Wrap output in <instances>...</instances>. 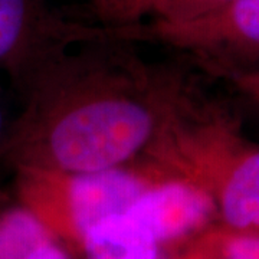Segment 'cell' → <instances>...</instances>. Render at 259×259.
I'll return each instance as SVG.
<instances>
[{
    "mask_svg": "<svg viewBox=\"0 0 259 259\" xmlns=\"http://www.w3.org/2000/svg\"><path fill=\"white\" fill-rule=\"evenodd\" d=\"M225 259H259V235H236L225 243Z\"/></svg>",
    "mask_w": 259,
    "mask_h": 259,
    "instance_id": "obj_9",
    "label": "cell"
},
{
    "mask_svg": "<svg viewBox=\"0 0 259 259\" xmlns=\"http://www.w3.org/2000/svg\"><path fill=\"white\" fill-rule=\"evenodd\" d=\"M214 210L210 194L190 183H168L143 192L127 213L157 242L171 241L196 231Z\"/></svg>",
    "mask_w": 259,
    "mask_h": 259,
    "instance_id": "obj_2",
    "label": "cell"
},
{
    "mask_svg": "<svg viewBox=\"0 0 259 259\" xmlns=\"http://www.w3.org/2000/svg\"><path fill=\"white\" fill-rule=\"evenodd\" d=\"M48 242V232L36 214L10 210L0 216V259H25Z\"/></svg>",
    "mask_w": 259,
    "mask_h": 259,
    "instance_id": "obj_6",
    "label": "cell"
},
{
    "mask_svg": "<svg viewBox=\"0 0 259 259\" xmlns=\"http://www.w3.org/2000/svg\"><path fill=\"white\" fill-rule=\"evenodd\" d=\"M26 16V0H0V56L16 44Z\"/></svg>",
    "mask_w": 259,
    "mask_h": 259,
    "instance_id": "obj_8",
    "label": "cell"
},
{
    "mask_svg": "<svg viewBox=\"0 0 259 259\" xmlns=\"http://www.w3.org/2000/svg\"><path fill=\"white\" fill-rule=\"evenodd\" d=\"M2 124H3V118H2V111H0V133H2Z\"/></svg>",
    "mask_w": 259,
    "mask_h": 259,
    "instance_id": "obj_11",
    "label": "cell"
},
{
    "mask_svg": "<svg viewBox=\"0 0 259 259\" xmlns=\"http://www.w3.org/2000/svg\"><path fill=\"white\" fill-rule=\"evenodd\" d=\"M222 22L233 36L259 47V0H231Z\"/></svg>",
    "mask_w": 259,
    "mask_h": 259,
    "instance_id": "obj_7",
    "label": "cell"
},
{
    "mask_svg": "<svg viewBox=\"0 0 259 259\" xmlns=\"http://www.w3.org/2000/svg\"><path fill=\"white\" fill-rule=\"evenodd\" d=\"M221 210L233 229H259V150L249 151L222 183Z\"/></svg>",
    "mask_w": 259,
    "mask_h": 259,
    "instance_id": "obj_5",
    "label": "cell"
},
{
    "mask_svg": "<svg viewBox=\"0 0 259 259\" xmlns=\"http://www.w3.org/2000/svg\"><path fill=\"white\" fill-rule=\"evenodd\" d=\"M143 185L120 170L104 168L75 177L68 192L69 216L81 236L104 219L125 213L143 193Z\"/></svg>",
    "mask_w": 259,
    "mask_h": 259,
    "instance_id": "obj_3",
    "label": "cell"
},
{
    "mask_svg": "<svg viewBox=\"0 0 259 259\" xmlns=\"http://www.w3.org/2000/svg\"><path fill=\"white\" fill-rule=\"evenodd\" d=\"M25 259H69L68 255L65 253L61 248H58L55 245H52L48 241L42 243L40 246H37L33 252H30Z\"/></svg>",
    "mask_w": 259,
    "mask_h": 259,
    "instance_id": "obj_10",
    "label": "cell"
},
{
    "mask_svg": "<svg viewBox=\"0 0 259 259\" xmlns=\"http://www.w3.org/2000/svg\"><path fill=\"white\" fill-rule=\"evenodd\" d=\"M150 130V114L134 102H94L68 114L56 125L51 147L65 168L98 171L131 156Z\"/></svg>",
    "mask_w": 259,
    "mask_h": 259,
    "instance_id": "obj_1",
    "label": "cell"
},
{
    "mask_svg": "<svg viewBox=\"0 0 259 259\" xmlns=\"http://www.w3.org/2000/svg\"><path fill=\"white\" fill-rule=\"evenodd\" d=\"M88 259H157V241L128 213L94 225L82 236Z\"/></svg>",
    "mask_w": 259,
    "mask_h": 259,
    "instance_id": "obj_4",
    "label": "cell"
}]
</instances>
